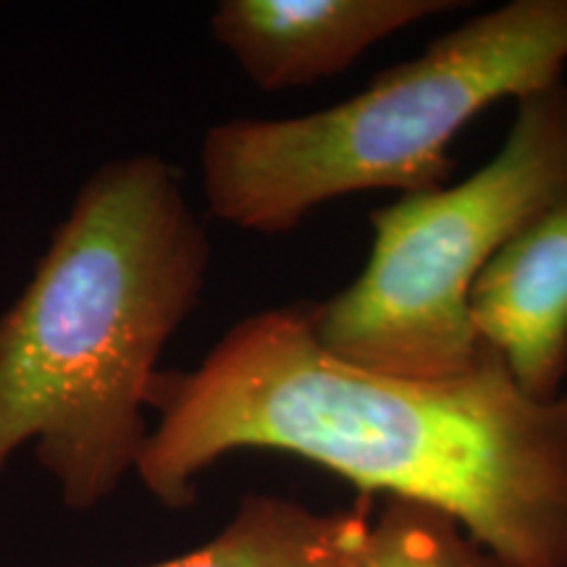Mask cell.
<instances>
[{
  "label": "cell",
  "instance_id": "obj_3",
  "mask_svg": "<svg viewBox=\"0 0 567 567\" xmlns=\"http://www.w3.org/2000/svg\"><path fill=\"white\" fill-rule=\"evenodd\" d=\"M565 63L567 0H509L381 71L350 101L210 126L205 203L237 229L281 234L352 193H431L455 172L450 145L478 113L563 82Z\"/></svg>",
  "mask_w": 567,
  "mask_h": 567
},
{
  "label": "cell",
  "instance_id": "obj_8",
  "mask_svg": "<svg viewBox=\"0 0 567 567\" xmlns=\"http://www.w3.org/2000/svg\"><path fill=\"white\" fill-rule=\"evenodd\" d=\"M344 567H515L476 542L452 515L384 496Z\"/></svg>",
  "mask_w": 567,
  "mask_h": 567
},
{
  "label": "cell",
  "instance_id": "obj_6",
  "mask_svg": "<svg viewBox=\"0 0 567 567\" xmlns=\"http://www.w3.org/2000/svg\"><path fill=\"white\" fill-rule=\"evenodd\" d=\"M467 316L528 396L547 402L565 392L567 200L494 252L473 284Z\"/></svg>",
  "mask_w": 567,
  "mask_h": 567
},
{
  "label": "cell",
  "instance_id": "obj_2",
  "mask_svg": "<svg viewBox=\"0 0 567 567\" xmlns=\"http://www.w3.org/2000/svg\"><path fill=\"white\" fill-rule=\"evenodd\" d=\"M208 268L174 163L140 153L97 166L0 316V476L32 444L71 513L111 499L137 471L158 360Z\"/></svg>",
  "mask_w": 567,
  "mask_h": 567
},
{
  "label": "cell",
  "instance_id": "obj_7",
  "mask_svg": "<svg viewBox=\"0 0 567 567\" xmlns=\"http://www.w3.org/2000/svg\"><path fill=\"white\" fill-rule=\"evenodd\" d=\"M371 517V496L354 509L318 513L276 494H245L231 520L193 551L134 567H344Z\"/></svg>",
  "mask_w": 567,
  "mask_h": 567
},
{
  "label": "cell",
  "instance_id": "obj_4",
  "mask_svg": "<svg viewBox=\"0 0 567 567\" xmlns=\"http://www.w3.org/2000/svg\"><path fill=\"white\" fill-rule=\"evenodd\" d=\"M515 103L499 153L476 174L371 213L365 268L310 305L313 337L331 358L402 379L471 371L484 347L467 316L478 274L517 231L567 200V84Z\"/></svg>",
  "mask_w": 567,
  "mask_h": 567
},
{
  "label": "cell",
  "instance_id": "obj_5",
  "mask_svg": "<svg viewBox=\"0 0 567 567\" xmlns=\"http://www.w3.org/2000/svg\"><path fill=\"white\" fill-rule=\"evenodd\" d=\"M465 0H221L210 32L264 92L316 84L350 69L375 42Z\"/></svg>",
  "mask_w": 567,
  "mask_h": 567
},
{
  "label": "cell",
  "instance_id": "obj_1",
  "mask_svg": "<svg viewBox=\"0 0 567 567\" xmlns=\"http://www.w3.org/2000/svg\"><path fill=\"white\" fill-rule=\"evenodd\" d=\"M134 476L168 509L231 452L308 460L363 496L452 515L515 567H567V389L534 400L481 347L452 379H402L331 358L310 302L234 323L187 373H158Z\"/></svg>",
  "mask_w": 567,
  "mask_h": 567
}]
</instances>
